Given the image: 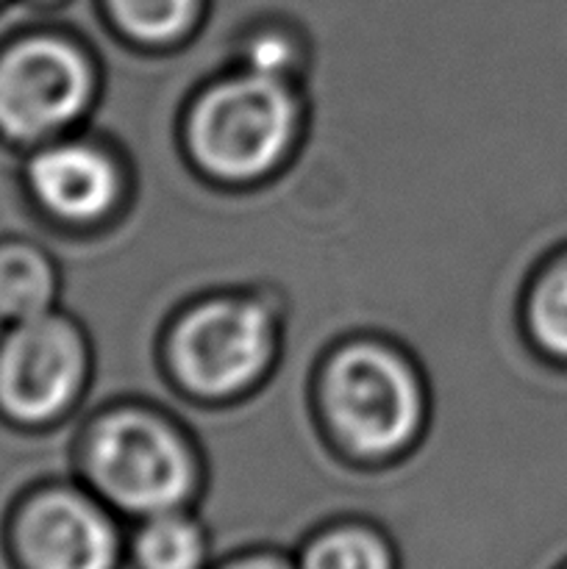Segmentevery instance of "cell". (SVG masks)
<instances>
[{"label": "cell", "instance_id": "6da1fadb", "mask_svg": "<svg viewBox=\"0 0 567 569\" xmlns=\"http://www.w3.org/2000/svg\"><path fill=\"white\" fill-rule=\"evenodd\" d=\"M295 103L278 78L248 72L200 98L192 114V150L200 164L226 181H250L287 150Z\"/></svg>", "mask_w": 567, "mask_h": 569}, {"label": "cell", "instance_id": "7a4b0ae2", "mask_svg": "<svg viewBox=\"0 0 567 569\" xmlns=\"http://www.w3.org/2000/svg\"><path fill=\"white\" fill-rule=\"evenodd\" d=\"M89 472L100 492L120 509L150 517L176 509L195 481L181 439L165 422L131 411L94 428Z\"/></svg>", "mask_w": 567, "mask_h": 569}, {"label": "cell", "instance_id": "3957f363", "mask_svg": "<svg viewBox=\"0 0 567 569\" xmlns=\"http://www.w3.org/2000/svg\"><path fill=\"white\" fill-rule=\"evenodd\" d=\"M326 403L339 437L361 453L404 448L422 415L420 387L409 367L372 345H356L334 361Z\"/></svg>", "mask_w": 567, "mask_h": 569}, {"label": "cell", "instance_id": "277c9868", "mask_svg": "<svg viewBox=\"0 0 567 569\" xmlns=\"http://www.w3.org/2000/svg\"><path fill=\"white\" fill-rule=\"evenodd\" d=\"M270 356V322L256 303H209L183 317L172 339L178 378L200 395H231Z\"/></svg>", "mask_w": 567, "mask_h": 569}, {"label": "cell", "instance_id": "5b68a950", "mask_svg": "<svg viewBox=\"0 0 567 569\" xmlns=\"http://www.w3.org/2000/svg\"><path fill=\"white\" fill-rule=\"evenodd\" d=\"M89 67L76 48L31 39L0 59V126L11 137L37 139L81 114L89 100Z\"/></svg>", "mask_w": 567, "mask_h": 569}, {"label": "cell", "instance_id": "8992f818", "mask_svg": "<svg viewBox=\"0 0 567 569\" xmlns=\"http://www.w3.org/2000/svg\"><path fill=\"white\" fill-rule=\"evenodd\" d=\"M83 376L78 333L56 317L22 320L0 350V403L26 422L59 415Z\"/></svg>", "mask_w": 567, "mask_h": 569}, {"label": "cell", "instance_id": "52a82bcc", "mask_svg": "<svg viewBox=\"0 0 567 569\" xmlns=\"http://www.w3.org/2000/svg\"><path fill=\"white\" fill-rule=\"evenodd\" d=\"M20 550L31 569H115L117 531L89 500L50 492L22 515Z\"/></svg>", "mask_w": 567, "mask_h": 569}, {"label": "cell", "instance_id": "ba28073f", "mask_svg": "<svg viewBox=\"0 0 567 569\" xmlns=\"http://www.w3.org/2000/svg\"><path fill=\"white\" fill-rule=\"evenodd\" d=\"M31 187L50 211L67 220H94L117 194V172L103 153L83 144H59L31 164Z\"/></svg>", "mask_w": 567, "mask_h": 569}, {"label": "cell", "instance_id": "9c48e42d", "mask_svg": "<svg viewBox=\"0 0 567 569\" xmlns=\"http://www.w3.org/2000/svg\"><path fill=\"white\" fill-rule=\"evenodd\" d=\"M53 298V272L42 253L11 244L0 250V311L20 320L44 315Z\"/></svg>", "mask_w": 567, "mask_h": 569}, {"label": "cell", "instance_id": "30bf717a", "mask_svg": "<svg viewBox=\"0 0 567 569\" xmlns=\"http://www.w3.org/2000/svg\"><path fill=\"white\" fill-rule=\"evenodd\" d=\"M206 545L198 528L172 511L156 515L137 539L142 569H200Z\"/></svg>", "mask_w": 567, "mask_h": 569}, {"label": "cell", "instance_id": "8fae6325", "mask_svg": "<svg viewBox=\"0 0 567 569\" xmlns=\"http://www.w3.org/2000/svg\"><path fill=\"white\" fill-rule=\"evenodd\" d=\"M111 17L142 42H170L187 31L200 0H106Z\"/></svg>", "mask_w": 567, "mask_h": 569}, {"label": "cell", "instance_id": "7c38bea8", "mask_svg": "<svg viewBox=\"0 0 567 569\" xmlns=\"http://www.w3.org/2000/svg\"><path fill=\"white\" fill-rule=\"evenodd\" d=\"M304 569H392V556L372 533L334 531L311 545Z\"/></svg>", "mask_w": 567, "mask_h": 569}, {"label": "cell", "instance_id": "4fadbf2b", "mask_svg": "<svg viewBox=\"0 0 567 569\" xmlns=\"http://www.w3.org/2000/svg\"><path fill=\"white\" fill-rule=\"evenodd\" d=\"M531 328L545 350L567 359V259L556 264L534 292Z\"/></svg>", "mask_w": 567, "mask_h": 569}, {"label": "cell", "instance_id": "5bb4252c", "mask_svg": "<svg viewBox=\"0 0 567 569\" xmlns=\"http://www.w3.org/2000/svg\"><path fill=\"white\" fill-rule=\"evenodd\" d=\"M289 64V42L281 37H259L250 44V72L278 78Z\"/></svg>", "mask_w": 567, "mask_h": 569}, {"label": "cell", "instance_id": "9a60e30c", "mask_svg": "<svg viewBox=\"0 0 567 569\" xmlns=\"http://www.w3.org/2000/svg\"><path fill=\"white\" fill-rule=\"evenodd\" d=\"M228 569H289L287 565H281L278 559H245L231 565Z\"/></svg>", "mask_w": 567, "mask_h": 569}]
</instances>
